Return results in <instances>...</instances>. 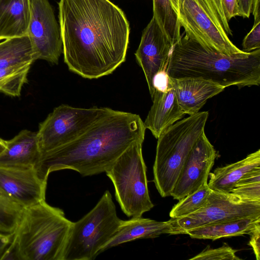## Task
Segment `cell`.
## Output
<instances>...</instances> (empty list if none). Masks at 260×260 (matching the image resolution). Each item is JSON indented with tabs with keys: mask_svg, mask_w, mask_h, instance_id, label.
I'll return each instance as SVG.
<instances>
[{
	"mask_svg": "<svg viewBox=\"0 0 260 260\" xmlns=\"http://www.w3.org/2000/svg\"><path fill=\"white\" fill-rule=\"evenodd\" d=\"M64 61L69 70L93 79L112 73L125 60L129 25L109 0H60Z\"/></svg>",
	"mask_w": 260,
	"mask_h": 260,
	"instance_id": "6da1fadb",
	"label": "cell"
},
{
	"mask_svg": "<svg viewBox=\"0 0 260 260\" xmlns=\"http://www.w3.org/2000/svg\"><path fill=\"white\" fill-rule=\"evenodd\" d=\"M146 129L139 115L112 109L74 140L40 154L34 169L44 181L64 169L83 176L105 172L131 145L144 142Z\"/></svg>",
	"mask_w": 260,
	"mask_h": 260,
	"instance_id": "7a4b0ae2",
	"label": "cell"
},
{
	"mask_svg": "<svg viewBox=\"0 0 260 260\" xmlns=\"http://www.w3.org/2000/svg\"><path fill=\"white\" fill-rule=\"evenodd\" d=\"M166 73L173 78H200L224 87L258 86L260 49L229 55L182 35L173 47Z\"/></svg>",
	"mask_w": 260,
	"mask_h": 260,
	"instance_id": "3957f363",
	"label": "cell"
},
{
	"mask_svg": "<svg viewBox=\"0 0 260 260\" xmlns=\"http://www.w3.org/2000/svg\"><path fill=\"white\" fill-rule=\"evenodd\" d=\"M72 223L45 201L24 208L1 260H62Z\"/></svg>",
	"mask_w": 260,
	"mask_h": 260,
	"instance_id": "277c9868",
	"label": "cell"
},
{
	"mask_svg": "<svg viewBox=\"0 0 260 260\" xmlns=\"http://www.w3.org/2000/svg\"><path fill=\"white\" fill-rule=\"evenodd\" d=\"M208 115L199 112L179 120L157 138L153 182L162 197L170 196L189 153L204 132Z\"/></svg>",
	"mask_w": 260,
	"mask_h": 260,
	"instance_id": "5b68a950",
	"label": "cell"
},
{
	"mask_svg": "<svg viewBox=\"0 0 260 260\" xmlns=\"http://www.w3.org/2000/svg\"><path fill=\"white\" fill-rule=\"evenodd\" d=\"M122 221L111 193L106 190L91 210L73 222L62 260L94 259L115 236Z\"/></svg>",
	"mask_w": 260,
	"mask_h": 260,
	"instance_id": "8992f818",
	"label": "cell"
},
{
	"mask_svg": "<svg viewBox=\"0 0 260 260\" xmlns=\"http://www.w3.org/2000/svg\"><path fill=\"white\" fill-rule=\"evenodd\" d=\"M143 143L131 145L105 172L114 185L121 210L129 217H142L154 207L148 188Z\"/></svg>",
	"mask_w": 260,
	"mask_h": 260,
	"instance_id": "52a82bcc",
	"label": "cell"
},
{
	"mask_svg": "<svg viewBox=\"0 0 260 260\" xmlns=\"http://www.w3.org/2000/svg\"><path fill=\"white\" fill-rule=\"evenodd\" d=\"M111 109L76 108L62 104L55 108L39 124L37 132L40 154L74 140Z\"/></svg>",
	"mask_w": 260,
	"mask_h": 260,
	"instance_id": "ba28073f",
	"label": "cell"
},
{
	"mask_svg": "<svg viewBox=\"0 0 260 260\" xmlns=\"http://www.w3.org/2000/svg\"><path fill=\"white\" fill-rule=\"evenodd\" d=\"M178 19L186 35L203 45L229 55L245 52L230 40L210 0H179Z\"/></svg>",
	"mask_w": 260,
	"mask_h": 260,
	"instance_id": "9c48e42d",
	"label": "cell"
},
{
	"mask_svg": "<svg viewBox=\"0 0 260 260\" xmlns=\"http://www.w3.org/2000/svg\"><path fill=\"white\" fill-rule=\"evenodd\" d=\"M260 216V203L245 201L232 192H211L204 204L187 216L170 219V235L235 219Z\"/></svg>",
	"mask_w": 260,
	"mask_h": 260,
	"instance_id": "30bf717a",
	"label": "cell"
},
{
	"mask_svg": "<svg viewBox=\"0 0 260 260\" xmlns=\"http://www.w3.org/2000/svg\"><path fill=\"white\" fill-rule=\"evenodd\" d=\"M26 35L36 60L57 64L62 53L60 28L48 0H30V17Z\"/></svg>",
	"mask_w": 260,
	"mask_h": 260,
	"instance_id": "8fae6325",
	"label": "cell"
},
{
	"mask_svg": "<svg viewBox=\"0 0 260 260\" xmlns=\"http://www.w3.org/2000/svg\"><path fill=\"white\" fill-rule=\"evenodd\" d=\"M173 47L152 17L143 31L135 53L137 62L144 73L151 97L154 91V79L166 74Z\"/></svg>",
	"mask_w": 260,
	"mask_h": 260,
	"instance_id": "7c38bea8",
	"label": "cell"
},
{
	"mask_svg": "<svg viewBox=\"0 0 260 260\" xmlns=\"http://www.w3.org/2000/svg\"><path fill=\"white\" fill-rule=\"evenodd\" d=\"M216 155L215 148L203 132L189 153L170 196L180 200L207 182Z\"/></svg>",
	"mask_w": 260,
	"mask_h": 260,
	"instance_id": "4fadbf2b",
	"label": "cell"
},
{
	"mask_svg": "<svg viewBox=\"0 0 260 260\" xmlns=\"http://www.w3.org/2000/svg\"><path fill=\"white\" fill-rule=\"evenodd\" d=\"M46 186L34 168L0 166V193L24 208L45 201Z\"/></svg>",
	"mask_w": 260,
	"mask_h": 260,
	"instance_id": "5bb4252c",
	"label": "cell"
},
{
	"mask_svg": "<svg viewBox=\"0 0 260 260\" xmlns=\"http://www.w3.org/2000/svg\"><path fill=\"white\" fill-rule=\"evenodd\" d=\"M153 104L144 122L146 128L157 139L168 128L181 119L185 113L180 107L168 77L166 86L155 89Z\"/></svg>",
	"mask_w": 260,
	"mask_h": 260,
	"instance_id": "9a60e30c",
	"label": "cell"
},
{
	"mask_svg": "<svg viewBox=\"0 0 260 260\" xmlns=\"http://www.w3.org/2000/svg\"><path fill=\"white\" fill-rule=\"evenodd\" d=\"M168 79L180 107L185 114L189 115L199 112L208 99L221 92L225 88L200 78L168 77Z\"/></svg>",
	"mask_w": 260,
	"mask_h": 260,
	"instance_id": "2e32d148",
	"label": "cell"
},
{
	"mask_svg": "<svg viewBox=\"0 0 260 260\" xmlns=\"http://www.w3.org/2000/svg\"><path fill=\"white\" fill-rule=\"evenodd\" d=\"M5 143L6 147L0 153V166L35 167L40 156L37 132L23 129Z\"/></svg>",
	"mask_w": 260,
	"mask_h": 260,
	"instance_id": "e0dca14e",
	"label": "cell"
},
{
	"mask_svg": "<svg viewBox=\"0 0 260 260\" xmlns=\"http://www.w3.org/2000/svg\"><path fill=\"white\" fill-rule=\"evenodd\" d=\"M170 220L157 221L142 217L123 220L115 236L102 248L105 250L129 241L139 239L154 238L164 234H170Z\"/></svg>",
	"mask_w": 260,
	"mask_h": 260,
	"instance_id": "ac0fdd59",
	"label": "cell"
},
{
	"mask_svg": "<svg viewBox=\"0 0 260 260\" xmlns=\"http://www.w3.org/2000/svg\"><path fill=\"white\" fill-rule=\"evenodd\" d=\"M30 0H0V41L26 35Z\"/></svg>",
	"mask_w": 260,
	"mask_h": 260,
	"instance_id": "d6986e66",
	"label": "cell"
},
{
	"mask_svg": "<svg viewBox=\"0 0 260 260\" xmlns=\"http://www.w3.org/2000/svg\"><path fill=\"white\" fill-rule=\"evenodd\" d=\"M258 167H260L259 149L241 160L218 167L212 173H210L208 186L213 191L231 192L238 181Z\"/></svg>",
	"mask_w": 260,
	"mask_h": 260,
	"instance_id": "ffe728a7",
	"label": "cell"
},
{
	"mask_svg": "<svg viewBox=\"0 0 260 260\" xmlns=\"http://www.w3.org/2000/svg\"><path fill=\"white\" fill-rule=\"evenodd\" d=\"M260 225V216L247 217L208 224L187 231L192 238L217 240L223 237L249 235Z\"/></svg>",
	"mask_w": 260,
	"mask_h": 260,
	"instance_id": "44dd1931",
	"label": "cell"
},
{
	"mask_svg": "<svg viewBox=\"0 0 260 260\" xmlns=\"http://www.w3.org/2000/svg\"><path fill=\"white\" fill-rule=\"evenodd\" d=\"M179 0H153V17L174 46L181 38Z\"/></svg>",
	"mask_w": 260,
	"mask_h": 260,
	"instance_id": "7402d4cb",
	"label": "cell"
},
{
	"mask_svg": "<svg viewBox=\"0 0 260 260\" xmlns=\"http://www.w3.org/2000/svg\"><path fill=\"white\" fill-rule=\"evenodd\" d=\"M35 60L27 35L7 39L0 43V69L17 64L32 63Z\"/></svg>",
	"mask_w": 260,
	"mask_h": 260,
	"instance_id": "603a6c76",
	"label": "cell"
},
{
	"mask_svg": "<svg viewBox=\"0 0 260 260\" xmlns=\"http://www.w3.org/2000/svg\"><path fill=\"white\" fill-rule=\"evenodd\" d=\"M32 63H27L0 69V92L11 96H19Z\"/></svg>",
	"mask_w": 260,
	"mask_h": 260,
	"instance_id": "cb8c5ba5",
	"label": "cell"
},
{
	"mask_svg": "<svg viewBox=\"0 0 260 260\" xmlns=\"http://www.w3.org/2000/svg\"><path fill=\"white\" fill-rule=\"evenodd\" d=\"M211 190L208 182H205L196 191L179 200L170 211V217L180 218L196 212L206 202Z\"/></svg>",
	"mask_w": 260,
	"mask_h": 260,
	"instance_id": "d4e9b609",
	"label": "cell"
},
{
	"mask_svg": "<svg viewBox=\"0 0 260 260\" xmlns=\"http://www.w3.org/2000/svg\"><path fill=\"white\" fill-rule=\"evenodd\" d=\"M24 208L8 197L0 196V233L12 234L20 221Z\"/></svg>",
	"mask_w": 260,
	"mask_h": 260,
	"instance_id": "484cf974",
	"label": "cell"
},
{
	"mask_svg": "<svg viewBox=\"0 0 260 260\" xmlns=\"http://www.w3.org/2000/svg\"><path fill=\"white\" fill-rule=\"evenodd\" d=\"M231 192L245 201L260 203V167L252 170L238 181Z\"/></svg>",
	"mask_w": 260,
	"mask_h": 260,
	"instance_id": "4316f807",
	"label": "cell"
},
{
	"mask_svg": "<svg viewBox=\"0 0 260 260\" xmlns=\"http://www.w3.org/2000/svg\"><path fill=\"white\" fill-rule=\"evenodd\" d=\"M210 1L225 32L228 35L232 36L229 22L232 18L240 16L237 0Z\"/></svg>",
	"mask_w": 260,
	"mask_h": 260,
	"instance_id": "83f0119b",
	"label": "cell"
},
{
	"mask_svg": "<svg viewBox=\"0 0 260 260\" xmlns=\"http://www.w3.org/2000/svg\"><path fill=\"white\" fill-rule=\"evenodd\" d=\"M237 250L234 249L227 244L224 243L222 246L212 248L209 246L198 254L189 258V260H240L236 253Z\"/></svg>",
	"mask_w": 260,
	"mask_h": 260,
	"instance_id": "f1b7e54d",
	"label": "cell"
},
{
	"mask_svg": "<svg viewBox=\"0 0 260 260\" xmlns=\"http://www.w3.org/2000/svg\"><path fill=\"white\" fill-rule=\"evenodd\" d=\"M242 51L249 52L260 49V22L254 24L242 43Z\"/></svg>",
	"mask_w": 260,
	"mask_h": 260,
	"instance_id": "f546056e",
	"label": "cell"
},
{
	"mask_svg": "<svg viewBox=\"0 0 260 260\" xmlns=\"http://www.w3.org/2000/svg\"><path fill=\"white\" fill-rule=\"evenodd\" d=\"M249 245L251 246L255 255L256 259L260 258V225H258L250 234Z\"/></svg>",
	"mask_w": 260,
	"mask_h": 260,
	"instance_id": "4dcf8cb0",
	"label": "cell"
},
{
	"mask_svg": "<svg viewBox=\"0 0 260 260\" xmlns=\"http://www.w3.org/2000/svg\"><path fill=\"white\" fill-rule=\"evenodd\" d=\"M12 234H5L0 233V260L2 259L6 249L12 241Z\"/></svg>",
	"mask_w": 260,
	"mask_h": 260,
	"instance_id": "1f68e13d",
	"label": "cell"
},
{
	"mask_svg": "<svg viewBox=\"0 0 260 260\" xmlns=\"http://www.w3.org/2000/svg\"><path fill=\"white\" fill-rule=\"evenodd\" d=\"M251 12L254 17V24L260 22L259 0H251Z\"/></svg>",
	"mask_w": 260,
	"mask_h": 260,
	"instance_id": "d6a6232c",
	"label": "cell"
},
{
	"mask_svg": "<svg viewBox=\"0 0 260 260\" xmlns=\"http://www.w3.org/2000/svg\"><path fill=\"white\" fill-rule=\"evenodd\" d=\"M6 147L5 140L0 138V153L2 152Z\"/></svg>",
	"mask_w": 260,
	"mask_h": 260,
	"instance_id": "836d02e7",
	"label": "cell"
}]
</instances>
